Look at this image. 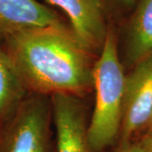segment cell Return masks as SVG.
Here are the masks:
<instances>
[{
    "label": "cell",
    "instance_id": "7c38bea8",
    "mask_svg": "<svg viewBox=\"0 0 152 152\" xmlns=\"http://www.w3.org/2000/svg\"><path fill=\"white\" fill-rule=\"evenodd\" d=\"M151 129H152V121H151V128H150V129H149V130H151Z\"/></svg>",
    "mask_w": 152,
    "mask_h": 152
},
{
    "label": "cell",
    "instance_id": "277c9868",
    "mask_svg": "<svg viewBox=\"0 0 152 152\" xmlns=\"http://www.w3.org/2000/svg\"><path fill=\"white\" fill-rule=\"evenodd\" d=\"M152 121V57L134 66L125 76L123 118L118 145H123L150 129Z\"/></svg>",
    "mask_w": 152,
    "mask_h": 152
},
{
    "label": "cell",
    "instance_id": "7a4b0ae2",
    "mask_svg": "<svg viewBox=\"0 0 152 152\" xmlns=\"http://www.w3.org/2000/svg\"><path fill=\"white\" fill-rule=\"evenodd\" d=\"M117 45L110 25L100 57L93 65L95 107L88 125V140L94 152H105L117 145L119 138L126 75Z\"/></svg>",
    "mask_w": 152,
    "mask_h": 152
},
{
    "label": "cell",
    "instance_id": "30bf717a",
    "mask_svg": "<svg viewBox=\"0 0 152 152\" xmlns=\"http://www.w3.org/2000/svg\"><path fill=\"white\" fill-rule=\"evenodd\" d=\"M114 152H152V129L125 145H118Z\"/></svg>",
    "mask_w": 152,
    "mask_h": 152
},
{
    "label": "cell",
    "instance_id": "ba28073f",
    "mask_svg": "<svg viewBox=\"0 0 152 152\" xmlns=\"http://www.w3.org/2000/svg\"><path fill=\"white\" fill-rule=\"evenodd\" d=\"M125 31L126 60L130 65L152 57V0H137Z\"/></svg>",
    "mask_w": 152,
    "mask_h": 152
},
{
    "label": "cell",
    "instance_id": "6da1fadb",
    "mask_svg": "<svg viewBox=\"0 0 152 152\" xmlns=\"http://www.w3.org/2000/svg\"><path fill=\"white\" fill-rule=\"evenodd\" d=\"M0 45L28 91L77 96L92 86L91 53L66 25L15 33Z\"/></svg>",
    "mask_w": 152,
    "mask_h": 152
},
{
    "label": "cell",
    "instance_id": "8992f818",
    "mask_svg": "<svg viewBox=\"0 0 152 152\" xmlns=\"http://www.w3.org/2000/svg\"><path fill=\"white\" fill-rule=\"evenodd\" d=\"M51 107L57 152H94L88 140L89 123L85 108L76 96L53 95Z\"/></svg>",
    "mask_w": 152,
    "mask_h": 152
},
{
    "label": "cell",
    "instance_id": "9c48e42d",
    "mask_svg": "<svg viewBox=\"0 0 152 152\" xmlns=\"http://www.w3.org/2000/svg\"><path fill=\"white\" fill-rule=\"evenodd\" d=\"M27 92L16 68L0 45V124L27 97Z\"/></svg>",
    "mask_w": 152,
    "mask_h": 152
},
{
    "label": "cell",
    "instance_id": "5b68a950",
    "mask_svg": "<svg viewBox=\"0 0 152 152\" xmlns=\"http://www.w3.org/2000/svg\"><path fill=\"white\" fill-rule=\"evenodd\" d=\"M46 1L65 13L72 31L89 53L102 49L110 26V13L103 0Z\"/></svg>",
    "mask_w": 152,
    "mask_h": 152
},
{
    "label": "cell",
    "instance_id": "52a82bcc",
    "mask_svg": "<svg viewBox=\"0 0 152 152\" xmlns=\"http://www.w3.org/2000/svg\"><path fill=\"white\" fill-rule=\"evenodd\" d=\"M65 26L61 17L37 0H0V41L15 33Z\"/></svg>",
    "mask_w": 152,
    "mask_h": 152
},
{
    "label": "cell",
    "instance_id": "8fae6325",
    "mask_svg": "<svg viewBox=\"0 0 152 152\" xmlns=\"http://www.w3.org/2000/svg\"><path fill=\"white\" fill-rule=\"evenodd\" d=\"M103 2L110 13L113 8L122 11L133 10L137 0H103Z\"/></svg>",
    "mask_w": 152,
    "mask_h": 152
},
{
    "label": "cell",
    "instance_id": "4fadbf2b",
    "mask_svg": "<svg viewBox=\"0 0 152 152\" xmlns=\"http://www.w3.org/2000/svg\"></svg>",
    "mask_w": 152,
    "mask_h": 152
},
{
    "label": "cell",
    "instance_id": "3957f363",
    "mask_svg": "<svg viewBox=\"0 0 152 152\" xmlns=\"http://www.w3.org/2000/svg\"><path fill=\"white\" fill-rule=\"evenodd\" d=\"M50 105L42 95L26 98L0 124V152H57Z\"/></svg>",
    "mask_w": 152,
    "mask_h": 152
}]
</instances>
